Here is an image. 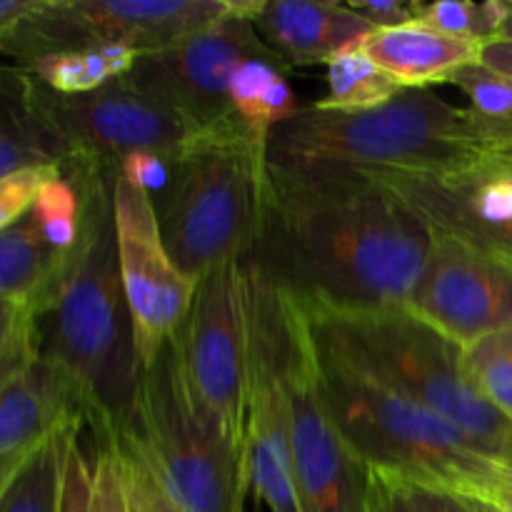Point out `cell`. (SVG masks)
<instances>
[{
	"mask_svg": "<svg viewBox=\"0 0 512 512\" xmlns=\"http://www.w3.org/2000/svg\"><path fill=\"white\" fill-rule=\"evenodd\" d=\"M433 243L430 225L365 170L265 160L258 228L243 263L308 308H400Z\"/></svg>",
	"mask_w": 512,
	"mask_h": 512,
	"instance_id": "obj_1",
	"label": "cell"
},
{
	"mask_svg": "<svg viewBox=\"0 0 512 512\" xmlns=\"http://www.w3.org/2000/svg\"><path fill=\"white\" fill-rule=\"evenodd\" d=\"M63 173L83 200L80 230L35 318L38 353L78 393L85 423L108 435L133 430L143 363L120 275L113 220L118 170L68 160Z\"/></svg>",
	"mask_w": 512,
	"mask_h": 512,
	"instance_id": "obj_2",
	"label": "cell"
},
{
	"mask_svg": "<svg viewBox=\"0 0 512 512\" xmlns=\"http://www.w3.org/2000/svg\"><path fill=\"white\" fill-rule=\"evenodd\" d=\"M298 308L320 348L443 418L483 455L512 465V420L475 388L463 345L405 305L328 310L298 303Z\"/></svg>",
	"mask_w": 512,
	"mask_h": 512,
	"instance_id": "obj_3",
	"label": "cell"
},
{
	"mask_svg": "<svg viewBox=\"0 0 512 512\" xmlns=\"http://www.w3.org/2000/svg\"><path fill=\"white\" fill-rule=\"evenodd\" d=\"M495 153L468 108L428 88L403 90L373 110L298 108L268 138V160L355 170H435Z\"/></svg>",
	"mask_w": 512,
	"mask_h": 512,
	"instance_id": "obj_4",
	"label": "cell"
},
{
	"mask_svg": "<svg viewBox=\"0 0 512 512\" xmlns=\"http://www.w3.org/2000/svg\"><path fill=\"white\" fill-rule=\"evenodd\" d=\"M268 148L238 118L200 130L173 160L155 205L160 235L185 275L200 280L228 260H245L258 228Z\"/></svg>",
	"mask_w": 512,
	"mask_h": 512,
	"instance_id": "obj_5",
	"label": "cell"
},
{
	"mask_svg": "<svg viewBox=\"0 0 512 512\" xmlns=\"http://www.w3.org/2000/svg\"><path fill=\"white\" fill-rule=\"evenodd\" d=\"M315 350L325 403L348 443L370 468L393 470L488 498L503 473V463L480 453L460 430L423 405L353 368L318 343Z\"/></svg>",
	"mask_w": 512,
	"mask_h": 512,
	"instance_id": "obj_6",
	"label": "cell"
},
{
	"mask_svg": "<svg viewBox=\"0 0 512 512\" xmlns=\"http://www.w3.org/2000/svg\"><path fill=\"white\" fill-rule=\"evenodd\" d=\"M130 433L185 512H243L248 460L190 393L175 340L143 370Z\"/></svg>",
	"mask_w": 512,
	"mask_h": 512,
	"instance_id": "obj_7",
	"label": "cell"
},
{
	"mask_svg": "<svg viewBox=\"0 0 512 512\" xmlns=\"http://www.w3.org/2000/svg\"><path fill=\"white\" fill-rule=\"evenodd\" d=\"M173 340L190 393L225 443L248 460L250 280L243 260H228L198 280Z\"/></svg>",
	"mask_w": 512,
	"mask_h": 512,
	"instance_id": "obj_8",
	"label": "cell"
},
{
	"mask_svg": "<svg viewBox=\"0 0 512 512\" xmlns=\"http://www.w3.org/2000/svg\"><path fill=\"white\" fill-rule=\"evenodd\" d=\"M235 13V0H43L0 35V55L28 65L43 55L120 45L135 53L165 48Z\"/></svg>",
	"mask_w": 512,
	"mask_h": 512,
	"instance_id": "obj_9",
	"label": "cell"
},
{
	"mask_svg": "<svg viewBox=\"0 0 512 512\" xmlns=\"http://www.w3.org/2000/svg\"><path fill=\"white\" fill-rule=\"evenodd\" d=\"M263 0H235V13L213 28L165 48L138 53L125 75L128 83L153 95L190 128L208 130L235 118L230 80L248 60H268L285 68L255 28Z\"/></svg>",
	"mask_w": 512,
	"mask_h": 512,
	"instance_id": "obj_10",
	"label": "cell"
},
{
	"mask_svg": "<svg viewBox=\"0 0 512 512\" xmlns=\"http://www.w3.org/2000/svg\"><path fill=\"white\" fill-rule=\"evenodd\" d=\"M283 298L290 318V445L300 512H370L368 463L348 443L325 403L318 350L303 310L288 295Z\"/></svg>",
	"mask_w": 512,
	"mask_h": 512,
	"instance_id": "obj_11",
	"label": "cell"
},
{
	"mask_svg": "<svg viewBox=\"0 0 512 512\" xmlns=\"http://www.w3.org/2000/svg\"><path fill=\"white\" fill-rule=\"evenodd\" d=\"M245 270L250 280L248 480L270 512H300L290 445L288 303L248 265Z\"/></svg>",
	"mask_w": 512,
	"mask_h": 512,
	"instance_id": "obj_12",
	"label": "cell"
},
{
	"mask_svg": "<svg viewBox=\"0 0 512 512\" xmlns=\"http://www.w3.org/2000/svg\"><path fill=\"white\" fill-rule=\"evenodd\" d=\"M35 103L70 150V160L98 168L120 170L135 153L175 160L198 133L175 110L125 78L80 95L55 93L35 80Z\"/></svg>",
	"mask_w": 512,
	"mask_h": 512,
	"instance_id": "obj_13",
	"label": "cell"
},
{
	"mask_svg": "<svg viewBox=\"0 0 512 512\" xmlns=\"http://www.w3.org/2000/svg\"><path fill=\"white\" fill-rule=\"evenodd\" d=\"M113 220L135 348L145 370L188 318L198 280L170 258L153 195L123 178L120 170L113 185Z\"/></svg>",
	"mask_w": 512,
	"mask_h": 512,
	"instance_id": "obj_14",
	"label": "cell"
},
{
	"mask_svg": "<svg viewBox=\"0 0 512 512\" xmlns=\"http://www.w3.org/2000/svg\"><path fill=\"white\" fill-rule=\"evenodd\" d=\"M393 188L435 235L512 265V158L488 153L435 170H365Z\"/></svg>",
	"mask_w": 512,
	"mask_h": 512,
	"instance_id": "obj_15",
	"label": "cell"
},
{
	"mask_svg": "<svg viewBox=\"0 0 512 512\" xmlns=\"http://www.w3.org/2000/svg\"><path fill=\"white\" fill-rule=\"evenodd\" d=\"M405 308L465 348L512 328V265L435 235L423 278Z\"/></svg>",
	"mask_w": 512,
	"mask_h": 512,
	"instance_id": "obj_16",
	"label": "cell"
},
{
	"mask_svg": "<svg viewBox=\"0 0 512 512\" xmlns=\"http://www.w3.org/2000/svg\"><path fill=\"white\" fill-rule=\"evenodd\" d=\"M253 23L285 68L328 65L335 55L360 48L375 33L348 5L328 0H263Z\"/></svg>",
	"mask_w": 512,
	"mask_h": 512,
	"instance_id": "obj_17",
	"label": "cell"
},
{
	"mask_svg": "<svg viewBox=\"0 0 512 512\" xmlns=\"http://www.w3.org/2000/svg\"><path fill=\"white\" fill-rule=\"evenodd\" d=\"M78 418L83 410L73 383L38 353L0 383V460L23 458Z\"/></svg>",
	"mask_w": 512,
	"mask_h": 512,
	"instance_id": "obj_18",
	"label": "cell"
},
{
	"mask_svg": "<svg viewBox=\"0 0 512 512\" xmlns=\"http://www.w3.org/2000/svg\"><path fill=\"white\" fill-rule=\"evenodd\" d=\"M363 50L405 90H420L433 83H448L455 70L478 63L483 45L410 23L403 28L375 30L363 43Z\"/></svg>",
	"mask_w": 512,
	"mask_h": 512,
	"instance_id": "obj_19",
	"label": "cell"
},
{
	"mask_svg": "<svg viewBox=\"0 0 512 512\" xmlns=\"http://www.w3.org/2000/svg\"><path fill=\"white\" fill-rule=\"evenodd\" d=\"M70 150L35 103V78L15 63H0V178L18 170L58 165Z\"/></svg>",
	"mask_w": 512,
	"mask_h": 512,
	"instance_id": "obj_20",
	"label": "cell"
},
{
	"mask_svg": "<svg viewBox=\"0 0 512 512\" xmlns=\"http://www.w3.org/2000/svg\"><path fill=\"white\" fill-rule=\"evenodd\" d=\"M58 512H128L115 438L78 418L68 430Z\"/></svg>",
	"mask_w": 512,
	"mask_h": 512,
	"instance_id": "obj_21",
	"label": "cell"
},
{
	"mask_svg": "<svg viewBox=\"0 0 512 512\" xmlns=\"http://www.w3.org/2000/svg\"><path fill=\"white\" fill-rule=\"evenodd\" d=\"M68 250L55 248L30 210L0 233V298L28 300L43 308Z\"/></svg>",
	"mask_w": 512,
	"mask_h": 512,
	"instance_id": "obj_22",
	"label": "cell"
},
{
	"mask_svg": "<svg viewBox=\"0 0 512 512\" xmlns=\"http://www.w3.org/2000/svg\"><path fill=\"white\" fill-rule=\"evenodd\" d=\"M283 70L268 60H248L230 80V103L235 118L265 148L273 130L293 118L300 108Z\"/></svg>",
	"mask_w": 512,
	"mask_h": 512,
	"instance_id": "obj_23",
	"label": "cell"
},
{
	"mask_svg": "<svg viewBox=\"0 0 512 512\" xmlns=\"http://www.w3.org/2000/svg\"><path fill=\"white\" fill-rule=\"evenodd\" d=\"M135 58H138L135 50L108 45V48L43 55V58L30 60L28 65H20V68L28 70L38 83L55 90V93L80 95L125 78L133 68Z\"/></svg>",
	"mask_w": 512,
	"mask_h": 512,
	"instance_id": "obj_24",
	"label": "cell"
},
{
	"mask_svg": "<svg viewBox=\"0 0 512 512\" xmlns=\"http://www.w3.org/2000/svg\"><path fill=\"white\" fill-rule=\"evenodd\" d=\"M370 512H498L488 500L368 465Z\"/></svg>",
	"mask_w": 512,
	"mask_h": 512,
	"instance_id": "obj_25",
	"label": "cell"
},
{
	"mask_svg": "<svg viewBox=\"0 0 512 512\" xmlns=\"http://www.w3.org/2000/svg\"><path fill=\"white\" fill-rule=\"evenodd\" d=\"M70 425L50 435L20 460L0 493V512H58L65 438Z\"/></svg>",
	"mask_w": 512,
	"mask_h": 512,
	"instance_id": "obj_26",
	"label": "cell"
},
{
	"mask_svg": "<svg viewBox=\"0 0 512 512\" xmlns=\"http://www.w3.org/2000/svg\"><path fill=\"white\" fill-rule=\"evenodd\" d=\"M403 85L390 78L378 63L360 48L345 50L328 63V95L315 103L320 110L358 113L385 105L403 93Z\"/></svg>",
	"mask_w": 512,
	"mask_h": 512,
	"instance_id": "obj_27",
	"label": "cell"
},
{
	"mask_svg": "<svg viewBox=\"0 0 512 512\" xmlns=\"http://www.w3.org/2000/svg\"><path fill=\"white\" fill-rule=\"evenodd\" d=\"M455 88L465 93L468 113L478 123L480 133L485 135L495 153L512 145V83L500 73L490 70L488 65L478 63L465 65L455 70L448 78Z\"/></svg>",
	"mask_w": 512,
	"mask_h": 512,
	"instance_id": "obj_28",
	"label": "cell"
},
{
	"mask_svg": "<svg viewBox=\"0 0 512 512\" xmlns=\"http://www.w3.org/2000/svg\"><path fill=\"white\" fill-rule=\"evenodd\" d=\"M508 5V0H485V3L435 0V3L418 5L415 23L435 33L450 35V38L485 45L500 38V30L508 18Z\"/></svg>",
	"mask_w": 512,
	"mask_h": 512,
	"instance_id": "obj_29",
	"label": "cell"
},
{
	"mask_svg": "<svg viewBox=\"0 0 512 512\" xmlns=\"http://www.w3.org/2000/svg\"><path fill=\"white\" fill-rule=\"evenodd\" d=\"M463 363L475 388L512 420V328L465 345Z\"/></svg>",
	"mask_w": 512,
	"mask_h": 512,
	"instance_id": "obj_30",
	"label": "cell"
},
{
	"mask_svg": "<svg viewBox=\"0 0 512 512\" xmlns=\"http://www.w3.org/2000/svg\"><path fill=\"white\" fill-rule=\"evenodd\" d=\"M123 465L128 512H185L168 493L133 433L113 435Z\"/></svg>",
	"mask_w": 512,
	"mask_h": 512,
	"instance_id": "obj_31",
	"label": "cell"
},
{
	"mask_svg": "<svg viewBox=\"0 0 512 512\" xmlns=\"http://www.w3.org/2000/svg\"><path fill=\"white\" fill-rule=\"evenodd\" d=\"M33 213L55 248H73L80 230V213H83V200H80V190L75 180L60 170L58 178H53L40 190Z\"/></svg>",
	"mask_w": 512,
	"mask_h": 512,
	"instance_id": "obj_32",
	"label": "cell"
},
{
	"mask_svg": "<svg viewBox=\"0 0 512 512\" xmlns=\"http://www.w3.org/2000/svg\"><path fill=\"white\" fill-rule=\"evenodd\" d=\"M38 308L28 300L0 298V383L38 355Z\"/></svg>",
	"mask_w": 512,
	"mask_h": 512,
	"instance_id": "obj_33",
	"label": "cell"
},
{
	"mask_svg": "<svg viewBox=\"0 0 512 512\" xmlns=\"http://www.w3.org/2000/svg\"><path fill=\"white\" fill-rule=\"evenodd\" d=\"M58 165H40V168L18 170L13 175L0 178V233L33 210L40 190L60 175Z\"/></svg>",
	"mask_w": 512,
	"mask_h": 512,
	"instance_id": "obj_34",
	"label": "cell"
},
{
	"mask_svg": "<svg viewBox=\"0 0 512 512\" xmlns=\"http://www.w3.org/2000/svg\"><path fill=\"white\" fill-rule=\"evenodd\" d=\"M418 0L413 3H395V0H353L348 3L350 10L368 20L375 30L403 28V25L415 23L418 18Z\"/></svg>",
	"mask_w": 512,
	"mask_h": 512,
	"instance_id": "obj_35",
	"label": "cell"
},
{
	"mask_svg": "<svg viewBox=\"0 0 512 512\" xmlns=\"http://www.w3.org/2000/svg\"><path fill=\"white\" fill-rule=\"evenodd\" d=\"M480 63L512 83V40H490L480 50Z\"/></svg>",
	"mask_w": 512,
	"mask_h": 512,
	"instance_id": "obj_36",
	"label": "cell"
},
{
	"mask_svg": "<svg viewBox=\"0 0 512 512\" xmlns=\"http://www.w3.org/2000/svg\"><path fill=\"white\" fill-rule=\"evenodd\" d=\"M43 0H0V35L8 33L13 25L33 15Z\"/></svg>",
	"mask_w": 512,
	"mask_h": 512,
	"instance_id": "obj_37",
	"label": "cell"
},
{
	"mask_svg": "<svg viewBox=\"0 0 512 512\" xmlns=\"http://www.w3.org/2000/svg\"><path fill=\"white\" fill-rule=\"evenodd\" d=\"M485 500L498 512H512V465H505Z\"/></svg>",
	"mask_w": 512,
	"mask_h": 512,
	"instance_id": "obj_38",
	"label": "cell"
},
{
	"mask_svg": "<svg viewBox=\"0 0 512 512\" xmlns=\"http://www.w3.org/2000/svg\"><path fill=\"white\" fill-rule=\"evenodd\" d=\"M23 458H25V455H23ZM23 458L0 460V493H3V488H5V485H8V480H10V475L15 473V468H18L20 460H23Z\"/></svg>",
	"mask_w": 512,
	"mask_h": 512,
	"instance_id": "obj_39",
	"label": "cell"
},
{
	"mask_svg": "<svg viewBox=\"0 0 512 512\" xmlns=\"http://www.w3.org/2000/svg\"><path fill=\"white\" fill-rule=\"evenodd\" d=\"M498 40H512V3L508 5V18H505V25L503 30H500Z\"/></svg>",
	"mask_w": 512,
	"mask_h": 512,
	"instance_id": "obj_40",
	"label": "cell"
},
{
	"mask_svg": "<svg viewBox=\"0 0 512 512\" xmlns=\"http://www.w3.org/2000/svg\"><path fill=\"white\" fill-rule=\"evenodd\" d=\"M500 153H503V155H508V158H512V145H510V148H505V150H500Z\"/></svg>",
	"mask_w": 512,
	"mask_h": 512,
	"instance_id": "obj_41",
	"label": "cell"
}]
</instances>
